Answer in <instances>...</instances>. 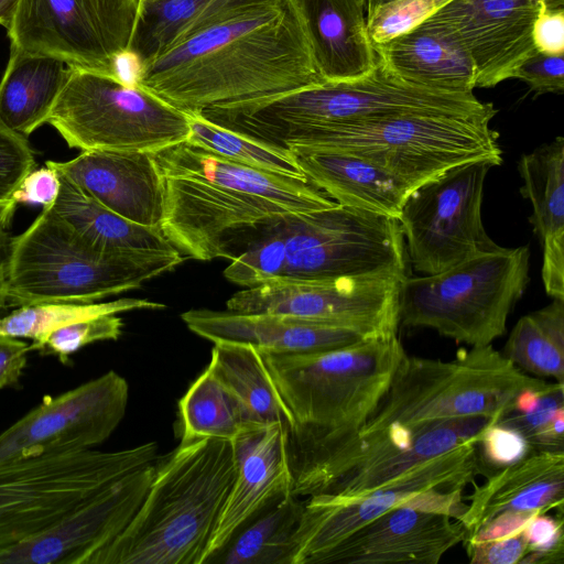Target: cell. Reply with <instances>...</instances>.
<instances>
[{"label":"cell","mask_w":564,"mask_h":564,"mask_svg":"<svg viewBox=\"0 0 564 564\" xmlns=\"http://www.w3.org/2000/svg\"><path fill=\"white\" fill-rule=\"evenodd\" d=\"M501 354L528 375L564 383V300L522 316Z\"/></svg>","instance_id":"d590c367"},{"label":"cell","mask_w":564,"mask_h":564,"mask_svg":"<svg viewBox=\"0 0 564 564\" xmlns=\"http://www.w3.org/2000/svg\"><path fill=\"white\" fill-rule=\"evenodd\" d=\"M35 167L36 161L26 137L0 123V213Z\"/></svg>","instance_id":"b9f144b4"},{"label":"cell","mask_w":564,"mask_h":564,"mask_svg":"<svg viewBox=\"0 0 564 564\" xmlns=\"http://www.w3.org/2000/svg\"><path fill=\"white\" fill-rule=\"evenodd\" d=\"M479 474L485 476L514 464L533 453L527 438L517 430L498 423L489 425L477 444Z\"/></svg>","instance_id":"7bdbcfd3"},{"label":"cell","mask_w":564,"mask_h":564,"mask_svg":"<svg viewBox=\"0 0 564 564\" xmlns=\"http://www.w3.org/2000/svg\"><path fill=\"white\" fill-rule=\"evenodd\" d=\"M21 0H0V24L10 28Z\"/></svg>","instance_id":"f5cc1de1"},{"label":"cell","mask_w":564,"mask_h":564,"mask_svg":"<svg viewBox=\"0 0 564 564\" xmlns=\"http://www.w3.org/2000/svg\"><path fill=\"white\" fill-rule=\"evenodd\" d=\"M542 280L547 295L564 300V237L542 243Z\"/></svg>","instance_id":"f907efd6"},{"label":"cell","mask_w":564,"mask_h":564,"mask_svg":"<svg viewBox=\"0 0 564 564\" xmlns=\"http://www.w3.org/2000/svg\"><path fill=\"white\" fill-rule=\"evenodd\" d=\"M291 2L324 80H354L375 68L378 56L367 31L366 0Z\"/></svg>","instance_id":"484cf974"},{"label":"cell","mask_w":564,"mask_h":564,"mask_svg":"<svg viewBox=\"0 0 564 564\" xmlns=\"http://www.w3.org/2000/svg\"><path fill=\"white\" fill-rule=\"evenodd\" d=\"M449 0H397L366 15L372 45L383 43L414 28Z\"/></svg>","instance_id":"60d3db41"},{"label":"cell","mask_w":564,"mask_h":564,"mask_svg":"<svg viewBox=\"0 0 564 564\" xmlns=\"http://www.w3.org/2000/svg\"><path fill=\"white\" fill-rule=\"evenodd\" d=\"M550 382L517 368L492 345L462 348L452 360L403 357L369 420L368 435L390 426L422 432L468 417L498 419L516 397Z\"/></svg>","instance_id":"52a82bcc"},{"label":"cell","mask_w":564,"mask_h":564,"mask_svg":"<svg viewBox=\"0 0 564 564\" xmlns=\"http://www.w3.org/2000/svg\"><path fill=\"white\" fill-rule=\"evenodd\" d=\"M164 307L162 303L130 297L104 303L54 302L24 305L0 316V335L31 339L30 351L41 352L50 334L64 326L101 315Z\"/></svg>","instance_id":"8d00e7d4"},{"label":"cell","mask_w":564,"mask_h":564,"mask_svg":"<svg viewBox=\"0 0 564 564\" xmlns=\"http://www.w3.org/2000/svg\"><path fill=\"white\" fill-rule=\"evenodd\" d=\"M395 273L330 280H272L235 293L227 310L286 315L351 329L369 338L397 335L402 280Z\"/></svg>","instance_id":"e0dca14e"},{"label":"cell","mask_w":564,"mask_h":564,"mask_svg":"<svg viewBox=\"0 0 564 564\" xmlns=\"http://www.w3.org/2000/svg\"><path fill=\"white\" fill-rule=\"evenodd\" d=\"M502 160L481 159L453 166L420 184L399 216L406 256L417 272L436 274L499 246L481 220L484 185Z\"/></svg>","instance_id":"9a60e30c"},{"label":"cell","mask_w":564,"mask_h":564,"mask_svg":"<svg viewBox=\"0 0 564 564\" xmlns=\"http://www.w3.org/2000/svg\"><path fill=\"white\" fill-rule=\"evenodd\" d=\"M463 543L473 564H519L528 549L522 531L506 538Z\"/></svg>","instance_id":"7dc6e473"},{"label":"cell","mask_w":564,"mask_h":564,"mask_svg":"<svg viewBox=\"0 0 564 564\" xmlns=\"http://www.w3.org/2000/svg\"><path fill=\"white\" fill-rule=\"evenodd\" d=\"M532 35L535 50L564 54V0H541Z\"/></svg>","instance_id":"c3c4849f"},{"label":"cell","mask_w":564,"mask_h":564,"mask_svg":"<svg viewBox=\"0 0 564 564\" xmlns=\"http://www.w3.org/2000/svg\"><path fill=\"white\" fill-rule=\"evenodd\" d=\"M174 251L110 252L77 234L50 207L11 237L3 293L8 308L41 303H93L140 288L183 262Z\"/></svg>","instance_id":"8992f818"},{"label":"cell","mask_w":564,"mask_h":564,"mask_svg":"<svg viewBox=\"0 0 564 564\" xmlns=\"http://www.w3.org/2000/svg\"><path fill=\"white\" fill-rule=\"evenodd\" d=\"M490 118L403 113L310 130L288 150L340 151L367 159L415 188L444 171L481 159L502 160Z\"/></svg>","instance_id":"30bf717a"},{"label":"cell","mask_w":564,"mask_h":564,"mask_svg":"<svg viewBox=\"0 0 564 564\" xmlns=\"http://www.w3.org/2000/svg\"><path fill=\"white\" fill-rule=\"evenodd\" d=\"M46 123L80 151L155 153L189 135L188 115L149 89L73 67Z\"/></svg>","instance_id":"4fadbf2b"},{"label":"cell","mask_w":564,"mask_h":564,"mask_svg":"<svg viewBox=\"0 0 564 564\" xmlns=\"http://www.w3.org/2000/svg\"><path fill=\"white\" fill-rule=\"evenodd\" d=\"M58 177L59 193L50 208L91 245L110 252L177 250L161 228L131 223L100 205L64 175Z\"/></svg>","instance_id":"4dcf8cb0"},{"label":"cell","mask_w":564,"mask_h":564,"mask_svg":"<svg viewBox=\"0 0 564 564\" xmlns=\"http://www.w3.org/2000/svg\"><path fill=\"white\" fill-rule=\"evenodd\" d=\"M154 442L0 463V554L48 529L123 476L155 460Z\"/></svg>","instance_id":"7c38bea8"},{"label":"cell","mask_w":564,"mask_h":564,"mask_svg":"<svg viewBox=\"0 0 564 564\" xmlns=\"http://www.w3.org/2000/svg\"><path fill=\"white\" fill-rule=\"evenodd\" d=\"M269 0L139 1L127 57L134 67L217 24L234 13Z\"/></svg>","instance_id":"f1b7e54d"},{"label":"cell","mask_w":564,"mask_h":564,"mask_svg":"<svg viewBox=\"0 0 564 564\" xmlns=\"http://www.w3.org/2000/svg\"><path fill=\"white\" fill-rule=\"evenodd\" d=\"M128 399V382L113 370L57 395H45L0 433V463L93 448L118 427Z\"/></svg>","instance_id":"ac0fdd59"},{"label":"cell","mask_w":564,"mask_h":564,"mask_svg":"<svg viewBox=\"0 0 564 564\" xmlns=\"http://www.w3.org/2000/svg\"><path fill=\"white\" fill-rule=\"evenodd\" d=\"M290 151L306 178L346 207L398 218L413 189L383 167L351 153Z\"/></svg>","instance_id":"83f0119b"},{"label":"cell","mask_w":564,"mask_h":564,"mask_svg":"<svg viewBox=\"0 0 564 564\" xmlns=\"http://www.w3.org/2000/svg\"><path fill=\"white\" fill-rule=\"evenodd\" d=\"M285 426L283 422L271 423L232 443L237 473L207 545L203 564L209 563L242 527L267 507L292 494Z\"/></svg>","instance_id":"603a6c76"},{"label":"cell","mask_w":564,"mask_h":564,"mask_svg":"<svg viewBox=\"0 0 564 564\" xmlns=\"http://www.w3.org/2000/svg\"><path fill=\"white\" fill-rule=\"evenodd\" d=\"M477 444L464 442L358 499L306 497L295 534L293 564L318 563L341 540L397 507L414 505L457 518L465 507L462 494L479 474Z\"/></svg>","instance_id":"5bb4252c"},{"label":"cell","mask_w":564,"mask_h":564,"mask_svg":"<svg viewBox=\"0 0 564 564\" xmlns=\"http://www.w3.org/2000/svg\"><path fill=\"white\" fill-rule=\"evenodd\" d=\"M181 318L189 330L214 344H245L274 354L332 350L372 339L351 329L279 314L200 308L186 311Z\"/></svg>","instance_id":"cb8c5ba5"},{"label":"cell","mask_w":564,"mask_h":564,"mask_svg":"<svg viewBox=\"0 0 564 564\" xmlns=\"http://www.w3.org/2000/svg\"><path fill=\"white\" fill-rule=\"evenodd\" d=\"M380 61L395 76L429 89L473 93V61L443 24L430 17L383 43L372 45Z\"/></svg>","instance_id":"4316f807"},{"label":"cell","mask_w":564,"mask_h":564,"mask_svg":"<svg viewBox=\"0 0 564 564\" xmlns=\"http://www.w3.org/2000/svg\"><path fill=\"white\" fill-rule=\"evenodd\" d=\"M181 443L204 438L234 443L247 433L262 429L240 401L206 368L178 402Z\"/></svg>","instance_id":"836d02e7"},{"label":"cell","mask_w":564,"mask_h":564,"mask_svg":"<svg viewBox=\"0 0 564 564\" xmlns=\"http://www.w3.org/2000/svg\"><path fill=\"white\" fill-rule=\"evenodd\" d=\"M187 115L189 135L186 141L250 167L294 178H306L290 150L269 145L220 127L200 113Z\"/></svg>","instance_id":"74e56055"},{"label":"cell","mask_w":564,"mask_h":564,"mask_svg":"<svg viewBox=\"0 0 564 564\" xmlns=\"http://www.w3.org/2000/svg\"><path fill=\"white\" fill-rule=\"evenodd\" d=\"M138 11L139 0H21L7 32L11 47L122 78Z\"/></svg>","instance_id":"2e32d148"},{"label":"cell","mask_w":564,"mask_h":564,"mask_svg":"<svg viewBox=\"0 0 564 564\" xmlns=\"http://www.w3.org/2000/svg\"><path fill=\"white\" fill-rule=\"evenodd\" d=\"M474 486L469 501L457 518L466 539L505 512L545 513L556 509L563 514L564 451L533 452L521 460L486 475Z\"/></svg>","instance_id":"d4e9b609"},{"label":"cell","mask_w":564,"mask_h":564,"mask_svg":"<svg viewBox=\"0 0 564 564\" xmlns=\"http://www.w3.org/2000/svg\"><path fill=\"white\" fill-rule=\"evenodd\" d=\"M378 56V55H377ZM497 110L473 93L429 89L402 80L378 57L366 76L327 82L270 98L206 109L204 117L262 143L283 148L300 133L403 113L492 119Z\"/></svg>","instance_id":"5b68a950"},{"label":"cell","mask_w":564,"mask_h":564,"mask_svg":"<svg viewBox=\"0 0 564 564\" xmlns=\"http://www.w3.org/2000/svg\"><path fill=\"white\" fill-rule=\"evenodd\" d=\"M59 186V177L55 170L47 165L34 169L26 175L0 213V227L7 229L18 204H39L43 207H52L58 196Z\"/></svg>","instance_id":"bcb514c9"},{"label":"cell","mask_w":564,"mask_h":564,"mask_svg":"<svg viewBox=\"0 0 564 564\" xmlns=\"http://www.w3.org/2000/svg\"><path fill=\"white\" fill-rule=\"evenodd\" d=\"M236 473L232 443H180L128 525L87 564H203Z\"/></svg>","instance_id":"277c9868"},{"label":"cell","mask_w":564,"mask_h":564,"mask_svg":"<svg viewBox=\"0 0 564 564\" xmlns=\"http://www.w3.org/2000/svg\"><path fill=\"white\" fill-rule=\"evenodd\" d=\"M68 73L61 59L11 47L0 80V123L25 137L46 123Z\"/></svg>","instance_id":"f546056e"},{"label":"cell","mask_w":564,"mask_h":564,"mask_svg":"<svg viewBox=\"0 0 564 564\" xmlns=\"http://www.w3.org/2000/svg\"><path fill=\"white\" fill-rule=\"evenodd\" d=\"M496 423L519 431L533 452L564 451V383L556 382L531 411L509 410Z\"/></svg>","instance_id":"f35d334b"},{"label":"cell","mask_w":564,"mask_h":564,"mask_svg":"<svg viewBox=\"0 0 564 564\" xmlns=\"http://www.w3.org/2000/svg\"><path fill=\"white\" fill-rule=\"evenodd\" d=\"M523 186L520 193L531 202L529 221L541 241L564 237V139L556 137L518 163Z\"/></svg>","instance_id":"e575fe53"},{"label":"cell","mask_w":564,"mask_h":564,"mask_svg":"<svg viewBox=\"0 0 564 564\" xmlns=\"http://www.w3.org/2000/svg\"><path fill=\"white\" fill-rule=\"evenodd\" d=\"M132 83L185 113L322 84L291 0L245 8L134 67Z\"/></svg>","instance_id":"6da1fadb"},{"label":"cell","mask_w":564,"mask_h":564,"mask_svg":"<svg viewBox=\"0 0 564 564\" xmlns=\"http://www.w3.org/2000/svg\"><path fill=\"white\" fill-rule=\"evenodd\" d=\"M527 553L519 564H563V514L556 518L539 513L522 530Z\"/></svg>","instance_id":"ee69618b"},{"label":"cell","mask_w":564,"mask_h":564,"mask_svg":"<svg viewBox=\"0 0 564 564\" xmlns=\"http://www.w3.org/2000/svg\"><path fill=\"white\" fill-rule=\"evenodd\" d=\"M153 463L116 480L61 521L0 554V564H87L128 525L156 473Z\"/></svg>","instance_id":"d6986e66"},{"label":"cell","mask_w":564,"mask_h":564,"mask_svg":"<svg viewBox=\"0 0 564 564\" xmlns=\"http://www.w3.org/2000/svg\"><path fill=\"white\" fill-rule=\"evenodd\" d=\"M260 425L293 420L283 404L258 349L237 343H215L207 367Z\"/></svg>","instance_id":"1f68e13d"},{"label":"cell","mask_w":564,"mask_h":564,"mask_svg":"<svg viewBox=\"0 0 564 564\" xmlns=\"http://www.w3.org/2000/svg\"><path fill=\"white\" fill-rule=\"evenodd\" d=\"M153 155L164 184L160 228L196 260L221 258L231 236L267 218L336 204L307 178L250 167L186 140Z\"/></svg>","instance_id":"7a4b0ae2"},{"label":"cell","mask_w":564,"mask_h":564,"mask_svg":"<svg viewBox=\"0 0 564 564\" xmlns=\"http://www.w3.org/2000/svg\"><path fill=\"white\" fill-rule=\"evenodd\" d=\"M140 2L155 1V0H139Z\"/></svg>","instance_id":"11a10c76"},{"label":"cell","mask_w":564,"mask_h":564,"mask_svg":"<svg viewBox=\"0 0 564 564\" xmlns=\"http://www.w3.org/2000/svg\"><path fill=\"white\" fill-rule=\"evenodd\" d=\"M397 0H366V15L373 12L377 8Z\"/></svg>","instance_id":"db71d44e"},{"label":"cell","mask_w":564,"mask_h":564,"mask_svg":"<svg viewBox=\"0 0 564 564\" xmlns=\"http://www.w3.org/2000/svg\"><path fill=\"white\" fill-rule=\"evenodd\" d=\"M10 241L11 236L8 234L7 229L0 227V316H2V314L8 310L3 293V279L6 263L9 256Z\"/></svg>","instance_id":"816d5d0a"},{"label":"cell","mask_w":564,"mask_h":564,"mask_svg":"<svg viewBox=\"0 0 564 564\" xmlns=\"http://www.w3.org/2000/svg\"><path fill=\"white\" fill-rule=\"evenodd\" d=\"M466 539L462 522L414 505L393 508L328 550L318 563L437 564Z\"/></svg>","instance_id":"44dd1931"},{"label":"cell","mask_w":564,"mask_h":564,"mask_svg":"<svg viewBox=\"0 0 564 564\" xmlns=\"http://www.w3.org/2000/svg\"><path fill=\"white\" fill-rule=\"evenodd\" d=\"M30 345L21 338L0 335V389L15 386L28 364Z\"/></svg>","instance_id":"681fc988"},{"label":"cell","mask_w":564,"mask_h":564,"mask_svg":"<svg viewBox=\"0 0 564 564\" xmlns=\"http://www.w3.org/2000/svg\"><path fill=\"white\" fill-rule=\"evenodd\" d=\"M529 246H499L436 274L409 275L400 285V323L471 347L490 345L506 333L529 283Z\"/></svg>","instance_id":"8fae6325"},{"label":"cell","mask_w":564,"mask_h":564,"mask_svg":"<svg viewBox=\"0 0 564 564\" xmlns=\"http://www.w3.org/2000/svg\"><path fill=\"white\" fill-rule=\"evenodd\" d=\"M541 0H449L431 19L446 26L469 54L476 88L512 78L534 51L533 25Z\"/></svg>","instance_id":"ffe728a7"},{"label":"cell","mask_w":564,"mask_h":564,"mask_svg":"<svg viewBox=\"0 0 564 564\" xmlns=\"http://www.w3.org/2000/svg\"><path fill=\"white\" fill-rule=\"evenodd\" d=\"M122 326V319L117 314L76 322L51 333L41 352L55 355L62 364H67L75 352L89 344L117 340Z\"/></svg>","instance_id":"ab89813d"},{"label":"cell","mask_w":564,"mask_h":564,"mask_svg":"<svg viewBox=\"0 0 564 564\" xmlns=\"http://www.w3.org/2000/svg\"><path fill=\"white\" fill-rule=\"evenodd\" d=\"M227 280L246 288L272 280L315 281L378 273L409 276L397 218L335 204L272 216L225 245Z\"/></svg>","instance_id":"3957f363"},{"label":"cell","mask_w":564,"mask_h":564,"mask_svg":"<svg viewBox=\"0 0 564 564\" xmlns=\"http://www.w3.org/2000/svg\"><path fill=\"white\" fill-rule=\"evenodd\" d=\"M494 422L490 417H468L422 432L390 426L368 435L347 432L286 437L292 494L336 500L361 498L464 442H479Z\"/></svg>","instance_id":"9c48e42d"},{"label":"cell","mask_w":564,"mask_h":564,"mask_svg":"<svg viewBox=\"0 0 564 564\" xmlns=\"http://www.w3.org/2000/svg\"><path fill=\"white\" fill-rule=\"evenodd\" d=\"M304 500L289 494L242 527L209 563L293 564Z\"/></svg>","instance_id":"d6a6232c"},{"label":"cell","mask_w":564,"mask_h":564,"mask_svg":"<svg viewBox=\"0 0 564 564\" xmlns=\"http://www.w3.org/2000/svg\"><path fill=\"white\" fill-rule=\"evenodd\" d=\"M512 78L524 82L536 96L563 94L564 54H547L535 50L517 67Z\"/></svg>","instance_id":"f6af8a7d"},{"label":"cell","mask_w":564,"mask_h":564,"mask_svg":"<svg viewBox=\"0 0 564 564\" xmlns=\"http://www.w3.org/2000/svg\"><path fill=\"white\" fill-rule=\"evenodd\" d=\"M259 352L292 416L289 437L358 431L406 355L397 335L324 351Z\"/></svg>","instance_id":"ba28073f"},{"label":"cell","mask_w":564,"mask_h":564,"mask_svg":"<svg viewBox=\"0 0 564 564\" xmlns=\"http://www.w3.org/2000/svg\"><path fill=\"white\" fill-rule=\"evenodd\" d=\"M45 165L122 218L160 228L164 214V184L153 153L82 151L72 160H48Z\"/></svg>","instance_id":"7402d4cb"}]
</instances>
